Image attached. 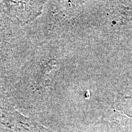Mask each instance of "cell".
Masks as SVG:
<instances>
[{
    "mask_svg": "<svg viewBox=\"0 0 132 132\" xmlns=\"http://www.w3.org/2000/svg\"><path fill=\"white\" fill-rule=\"evenodd\" d=\"M14 31L0 15V73L6 67V63L13 50Z\"/></svg>",
    "mask_w": 132,
    "mask_h": 132,
    "instance_id": "cell-1",
    "label": "cell"
}]
</instances>
